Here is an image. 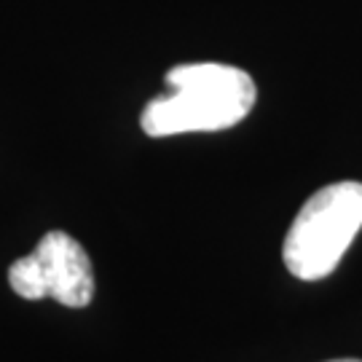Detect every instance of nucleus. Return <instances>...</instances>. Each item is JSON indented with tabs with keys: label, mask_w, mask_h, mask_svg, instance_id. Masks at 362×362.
Wrapping results in <instances>:
<instances>
[{
	"label": "nucleus",
	"mask_w": 362,
	"mask_h": 362,
	"mask_svg": "<svg viewBox=\"0 0 362 362\" xmlns=\"http://www.w3.org/2000/svg\"><path fill=\"white\" fill-rule=\"evenodd\" d=\"M169 94L143 107L140 127L148 137L231 129L255 107L258 89L250 73L223 62H188L164 78Z\"/></svg>",
	"instance_id": "obj_1"
},
{
	"label": "nucleus",
	"mask_w": 362,
	"mask_h": 362,
	"mask_svg": "<svg viewBox=\"0 0 362 362\" xmlns=\"http://www.w3.org/2000/svg\"><path fill=\"white\" fill-rule=\"evenodd\" d=\"M362 228V182L325 185L296 215L282 245L287 272L300 282H320L338 269Z\"/></svg>",
	"instance_id": "obj_2"
},
{
	"label": "nucleus",
	"mask_w": 362,
	"mask_h": 362,
	"mask_svg": "<svg viewBox=\"0 0 362 362\" xmlns=\"http://www.w3.org/2000/svg\"><path fill=\"white\" fill-rule=\"evenodd\" d=\"M8 285L27 300L52 298L70 309H83L94 298V269L78 239L65 231H49L30 255L13 260Z\"/></svg>",
	"instance_id": "obj_3"
},
{
	"label": "nucleus",
	"mask_w": 362,
	"mask_h": 362,
	"mask_svg": "<svg viewBox=\"0 0 362 362\" xmlns=\"http://www.w3.org/2000/svg\"><path fill=\"white\" fill-rule=\"evenodd\" d=\"M330 362H362V360H351V357H344V360H330Z\"/></svg>",
	"instance_id": "obj_4"
}]
</instances>
